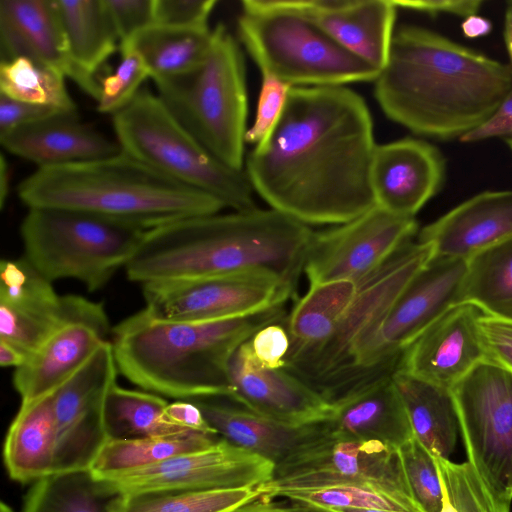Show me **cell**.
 I'll use <instances>...</instances> for the list:
<instances>
[{"label": "cell", "instance_id": "60", "mask_svg": "<svg viewBox=\"0 0 512 512\" xmlns=\"http://www.w3.org/2000/svg\"><path fill=\"white\" fill-rule=\"evenodd\" d=\"M506 496L508 499L512 500V478H511L509 487L507 489Z\"/></svg>", "mask_w": 512, "mask_h": 512}, {"label": "cell", "instance_id": "23", "mask_svg": "<svg viewBox=\"0 0 512 512\" xmlns=\"http://www.w3.org/2000/svg\"><path fill=\"white\" fill-rule=\"evenodd\" d=\"M1 61L26 57L72 79L96 101L100 85L70 57L56 0H0Z\"/></svg>", "mask_w": 512, "mask_h": 512}, {"label": "cell", "instance_id": "1", "mask_svg": "<svg viewBox=\"0 0 512 512\" xmlns=\"http://www.w3.org/2000/svg\"><path fill=\"white\" fill-rule=\"evenodd\" d=\"M363 98L346 86L292 87L269 134L244 170L271 209L306 225H340L374 206L376 147Z\"/></svg>", "mask_w": 512, "mask_h": 512}, {"label": "cell", "instance_id": "61", "mask_svg": "<svg viewBox=\"0 0 512 512\" xmlns=\"http://www.w3.org/2000/svg\"><path fill=\"white\" fill-rule=\"evenodd\" d=\"M505 144L508 146L510 151L512 152V138H507L504 140Z\"/></svg>", "mask_w": 512, "mask_h": 512}, {"label": "cell", "instance_id": "6", "mask_svg": "<svg viewBox=\"0 0 512 512\" xmlns=\"http://www.w3.org/2000/svg\"><path fill=\"white\" fill-rule=\"evenodd\" d=\"M434 256L428 243L410 240L358 287L328 336L316 346L288 355L284 369L330 403L375 379L400 370L384 360L379 335L392 305L414 275Z\"/></svg>", "mask_w": 512, "mask_h": 512}, {"label": "cell", "instance_id": "2", "mask_svg": "<svg viewBox=\"0 0 512 512\" xmlns=\"http://www.w3.org/2000/svg\"><path fill=\"white\" fill-rule=\"evenodd\" d=\"M373 82L387 118L447 141L488 120L512 90V68L433 30L402 25Z\"/></svg>", "mask_w": 512, "mask_h": 512}, {"label": "cell", "instance_id": "59", "mask_svg": "<svg viewBox=\"0 0 512 512\" xmlns=\"http://www.w3.org/2000/svg\"><path fill=\"white\" fill-rule=\"evenodd\" d=\"M0 512H14V510L5 502H1Z\"/></svg>", "mask_w": 512, "mask_h": 512}, {"label": "cell", "instance_id": "40", "mask_svg": "<svg viewBox=\"0 0 512 512\" xmlns=\"http://www.w3.org/2000/svg\"><path fill=\"white\" fill-rule=\"evenodd\" d=\"M277 497H283L289 501L325 511L341 508H370L412 512L392 496L362 486L342 485L319 489L292 490L282 492Z\"/></svg>", "mask_w": 512, "mask_h": 512}, {"label": "cell", "instance_id": "14", "mask_svg": "<svg viewBox=\"0 0 512 512\" xmlns=\"http://www.w3.org/2000/svg\"><path fill=\"white\" fill-rule=\"evenodd\" d=\"M417 232L415 218L398 216L374 206L349 222L314 232L303 272L310 286L361 280L412 240Z\"/></svg>", "mask_w": 512, "mask_h": 512}, {"label": "cell", "instance_id": "13", "mask_svg": "<svg viewBox=\"0 0 512 512\" xmlns=\"http://www.w3.org/2000/svg\"><path fill=\"white\" fill-rule=\"evenodd\" d=\"M144 310L155 320L210 322L285 305L297 289L263 274L180 279L142 284Z\"/></svg>", "mask_w": 512, "mask_h": 512}, {"label": "cell", "instance_id": "4", "mask_svg": "<svg viewBox=\"0 0 512 512\" xmlns=\"http://www.w3.org/2000/svg\"><path fill=\"white\" fill-rule=\"evenodd\" d=\"M285 305L210 322H170L144 309L112 328L118 372L145 391L192 400L230 399L229 364L244 342L266 325L282 322Z\"/></svg>", "mask_w": 512, "mask_h": 512}, {"label": "cell", "instance_id": "21", "mask_svg": "<svg viewBox=\"0 0 512 512\" xmlns=\"http://www.w3.org/2000/svg\"><path fill=\"white\" fill-rule=\"evenodd\" d=\"M481 313L469 303L449 308L403 351L399 371L451 390L487 360L478 329Z\"/></svg>", "mask_w": 512, "mask_h": 512}, {"label": "cell", "instance_id": "15", "mask_svg": "<svg viewBox=\"0 0 512 512\" xmlns=\"http://www.w3.org/2000/svg\"><path fill=\"white\" fill-rule=\"evenodd\" d=\"M118 368L110 340L52 393L56 430L55 473L90 470L108 442L104 410L117 384Z\"/></svg>", "mask_w": 512, "mask_h": 512}, {"label": "cell", "instance_id": "18", "mask_svg": "<svg viewBox=\"0 0 512 512\" xmlns=\"http://www.w3.org/2000/svg\"><path fill=\"white\" fill-rule=\"evenodd\" d=\"M229 400L263 417L289 425L327 420L332 404L286 369H269L256 359L250 340L229 364Z\"/></svg>", "mask_w": 512, "mask_h": 512}, {"label": "cell", "instance_id": "31", "mask_svg": "<svg viewBox=\"0 0 512 512\" xmlns=\"http://www.w3.org/2000/svg\"><path fill=\"white\" fill-rule=\"evenodd\" d=\"M393 380L414 436L433 455L449 459L459 430L451 391L403 371L394 373Z\"/></svg>", "mask_w": 512, "mask_h": 512}, {"label": "cell", "instance_id": "35", "mask_svg": "<svg viewBox=\"0 0 512 512\" xmlns=\"http://www.w3.org/2000/svg\"><path fill=\"white\" fill-rule=\"evenodd\" d=\"M222 438L217 434L183 432L178 434L108 441L91 466L98 477L137 470L172 457L207 449Z\"/></svg>", "mask_w": 512, "mask_h": 512}, {"label": "cell", "instance_id": "20", "mask_svg": "<svg viewBox=\"0 0 512 512\" xmlns=\"http://www.w3.org/2000/svg\"><path fill=\"white\" fill-rule=\"evenodd\" d=\"M445 177V157L423 139L403 138L374 149L370 184L375 204L392 214L415 218Z\"/></svg>", "mask_w": 512, "mask_h": 512}, {"label": "cell", "instance_id": "7", "mask_svg": "<svg viewBox=\"0 0 512 512\" xmlns=\"http://www.w3.org/2000/svg\"><path fill=\"white\" fill-rule=\"evenodd\" d=\"M239 42L262 75L291 87L374 81L379 70L354 56L286 0H244Z\"/></svg>", "mask_w": 512, "mask_h": 512}, {"label": "cell", "instance_id": "34", "mask_svg": "<svg viewBox=\"0 0 512 512\" xmlns=\"http://www.w3.org/2000/svg\"><path fill=\"white\" fill-rule=\"evenodd\" d=\"M458 303L473 304L483 313L512 320V237L467 259Z\"/></svg>", "mask_w": 512, "mask_h": 512}, {"label": "cell", "instance_id": "9", "mask_svg": "<svg viewBox=\"0 0 512 512\" xmlns=\"http://www.w3.org/2000/svg\"><path fill=\"white\" fill-rule=\"evenodd\" d=\"M112 117L122 151L185 186L219 200L226 208L256 207L245 170L229 167L210 153L148 89Z\"/></svg>", "mask_w": 512, "mask_h": 512}, {"label": "cell", "instance_id": "50", "mask_svg": "<svg viewBox=\"0 0 512 512\" xmlns=\"http://www.w3.org/2000/svg\"><path fill=\"white\" fill-rule=\"evenodd\" d=\"M393 2L398 9L412 10L429 15L450 14L464 19L478 14L484 4L482 0H393Z\"/></svg>", "mask_w": 512, "mask_h": 512}, {"label": "cell", "instance_id": "24", "mask_svg": "<svg viewBox=\"0 0 512 512\" xmlns=\"http://www.w3.org/2000/svg\"><path fill=\"white\" fill-rule=\"evenodd\" d=\"M225 441L255 453L278 467L330 435L326 420L289 425L258 415L223 397L189 400Z\"/></svg>", "mask_w": 512, "mask_h": 512}, {"label": "cell", "instance_id": "55", "mask_svg": "<svg viewBox=\"0 0 512 512\" xmlns=\"http://www.w3.org/2000/svg\"><path fill=\"white\" fill-rule=\"evenodd\" d=\"M504 41L510 59L509 65L512 68V1L508 2L505 13Z\"/></svg>", "mask_w": 512, "mask_h": 512}, {"label": "cell", "instance_id": "33", "mask_svg": "<svg viewBox=\"0 0 512 512\" xmlns=\"http://www.w3.org/2000/svg\"><path fill=\"white\" fill-rule=\"evenodd\" d=\"M123 496L91 470L54 473L33 483L23 512H115Z\"/></svg>", "mask_w": 512, "mask_h": 512}, {"label": "cell", "instance_id": "27", "mask_svg": "<svg viewBox=\"0 0 512 512\" xmlns=\"http://www.w3.org/2000/svg\"><path fill=\"white\" fill-rule=\"evenodd\" d=\"M10 154L38 168L96 160L121 151L119 144L83 123L77 112H61L0 136Z\"/></svg>", "mask_w": 512, "mask_h": 512}, {"label": "cell", "instance_id": "46", "mask_svg": "<svg viewBox=\"0 0 512 512\" xmlns=\"http://www.w3.org/2000/svg\"><path fill=\"white\" fill-rule=\"evenodd\" d=\"M120 44L155 24L154 0H105Z\"/></svg>", "mask_w": 512, "mask_h": 512}, {"label": "cell", "instance_id": "17", "mask_svg": "<svg viewBox=\"0 0 512 512\" xmlns=\"http://www.w3.org/2000/svg\"><path fill=\"white\" fill-rule=\"evenodd\" d=\"M274 464L224 439L207 449L155 465L101 477L123 494L155 490L257 488L271 480Z\"/></svg>", "mask_w": 512, "mask_h": 512}, {"label": "cell", "instance_id": "26", "mask_svg": "<svg viewBox=\"0 0 512 512\" xmlns=\"http://www.w3.org/2000/svg\"><path fill=\"white\" fill-rule=\"evenodd\" d=\"M512 237V190L484 191L460 203L418 232L434 256L468 259Z\"/></svg>", "mask_w": 512, "mask_h": 512}, {"label": "cell", "instance_id": "42", "mask_svg": "<svg viewBox=\"0 0 512 512\" xmlns=\"http://www.w3.org/2000/svg\"><path fill=\"white\" fill-rule=\"evenodd\" d=\"M399 452L417 502L424 512H439L442 487L433 454L415 436L402 444Z\"/></svg>", "mask_w": 512, "mask_h": 512}, {"label": "cell", "instance_id": "48", "mask_svg": "<svg viewBox=\"0 0 512 512\" xmlns=\"http://www.w3.org/2000/svg\"><path fill=\"white\" fill-rule=\"evenodd\" d=\"M61 112L65 111L15 100L0 94V136Z\"/></svg>", "mask_w": 512, "mask_h": 512}, {"label": "cell", "instance_id": "41", "mask_svg": "<svg viewBox=\"0 0 512 512\" xmlns=\"http://www.w3.org/2000/svg\"><path fill=\"white\" fill-rule=\"evenodd\" d=\"M121 62L116 70L100 83L97 109L111 116L125 108L140 92L142 84L151 78L142 57L130 48H119Z\"/></svg>", "mask_w": 512, "mask_h": 512}, {"label": "cell", "instance_id": "28", "mask_svg": "<svg viewBox=\"0 0 512 512\" xmlns=\"http://www.w3.org/2000/svg\"><path fill=\"white\" fill-rule=\"evenodd\" d=\"M393 375L368 382L331 403L326 420L331 436L397 448L414 437Z\"/></svg>", "mask_w": 512, "mask_h": 512}, {"label": "cell", "instance_id": "56", "mask_svg": "<svg viewBox=\"0 0 512 512\" xmlns=\"http://www.w3.org/2000/svg\"><path fill=\"white\" fill-rule=\"evenodd\" d=\"M9 190V173L4 156H1L0 163V206L3 208Z\"/></svg>", "mask_w": 512, "mask_h": 512}, {"label": "cell", "instance_id": "38", "mask_svg": "<svg viewBox=\"0 0 512 512\" xmlns=\"http://www.w3.org/2000/svg\"><path fill=\"white\" fill-rule=\"evenodd\" d=\"M65 76L26 57L0 62V94L23 102L77 112Z\"/></svg>", "mask_w": 512, "mask_h": 512}, {"label": "cell", "instance_id": "44", "mask_svg": "<svg viewBox=\"0 0 512 512\" xmlns=\"http://www.w3.org/2000/svg\"><path fill=\"white\" fill-rule=\"evenodd\" d=\"M216 0H154L155 24L208 29Z\"/></svg>", "mask_w": 512, "mask_h": 512}, {"label": "cell", "instance_id": "36", "mask_svg": "<svg viewBox=\"0 0 512 512\" xmlns=\"http://www.w3.org/2000/svg\"><path fill=\"white\" fill-rule=\"evenodd\" d=\"M167 404L157 394L126 389L115 384L107 396L104 410L108 441L189 432L166 421L164 411Z\"/></svg>", "mask_w": 512, "mask_h": 512}, {"label": "cell", "instance_id": "51", "mask_svg": "<svg viewBox=\"0 0 512 512\" xmlns=\"http://www.w3.org/2000/svg\"><path fill=\"white\" fill-rule=\"evenodd\" d=\"M164 417L170 424L187 431L217 434L208 424L200 408L189 400L168 403Z\"/></svg>", "mask_w": 512, "mask_h": 512}, {"label": "cell", "instance_id": "5", "mask_svg": "<svg viewBox=\"0 0 512 512\" xmlns=\"http://www.w3.org/2000/svg\"><path fill=\"white\" fill-rule=\"evenodd\" d=\"M17 194L28 209L80 211L144 230L226 208L122 150L96 160L37 168L19 183Z\"/></svg>", "mask_w": 512, "mask_h": 512}, {"label": "cell", "instance_id": "49", "mask_svg": "<svg viewBox=\"0 0 512 512\" xmlns=\"http://www.w3.org/2000/svg\"><path fill=\"white\" fill-rule=\"evenodd\" d=\"M492 138H512V90L488 120L459 140L463 143H476Z\"/></svg>", "mask_w": 512, "mask_h": 512}, {"label": "cell", "instance_id": "58", "mask_svg": "<svg viewBox=\"0 0 512 512\" xmlns=\"http://www.w3.org/2000/svg\"><path fill=\"white\" fill-rule=\"evenodd\" d=\"M325 511V510H323ZM327 512H403L395 510H384V509H370V508H341L326 510Z\"/></svg>", "mask_w": 512, "mask_h": 512}, {"label": "cell", "instance_id": "29", "mask_svg": "<svg viewBox=\"0 0 512 512\" xmlns=\"http://www.w3.org/2000/svg\"><path fill=\"white\" fill-rule=\"evenodd\" d=\"M3 459L10 478L22 484L55 473L52 394L20 405L5 438Z\"/></svg>", "mask_w": 512, "mask_h": 512}, {"label": "cell", "instance_id": "57", "mask_svg": "<svg viewBox=\"0 0 512 512\" xmlns=\"http://www.w3.org/2000/svg\"><path fill=\"white\" fill-rule=\"evenodd\" d=\"M441 481V479H440ZM441 487H442V506L439 512H457L456 508L454 507L453 503L451 502L447 490L444 486V484L441 481Z\"/></svg>", "mask_w": 512, "mask_h": 512}, {"label": "cell", "instance_id": "22", "mask_svg": "<svg viewBox=\"0 0 512 512\" xmlns=\"http://www.w3.org/2000/svg\"><path fill=\"white\" fill-rule=\"evenodd\" d=\"M63 296L25 257L0 264V340L28 358L59 323Z\"/></svg>", "mask_w": 512, "mask_h": 512}, {"label": "cell", "instance_id": "25", "mask_svg": "<svg viewBox=\"0 0 512 512\" xmlns=\"http://www.w3.org/2000/svg\"><path fill=\"white\" fill-rule=\"evenodd\" d=\"M291 6L345 50L381 70L395 32L398 8L389 0H298Z\"/></svg>", "mask_w": 512, "mask_h": 512}, {"label": "cell", "instance_id": "39", "mask_svg": "<svg viewBox=\"0 0 512 512\" xmlns=\"http://www.w3.org/2000/svg\"><path fill=\"white\" fill-rule=\"evenodd\" d=\"M448 496L457 512H510V502L467 461L455 463L433 455Z\"/></svg>", "mask_w": 512, "mask_h": 512}, {"label": "cell", "instance_id": "52", "mask_svg": "<svg viewBox=\"0 0 512 512\" xmlns=\"http://www.w3.org/2000/svg\"><path fill=\"white\" fill-rule=\"evenodd\" d=\"M291 504L256 499L232 512H327L290 501Z\"/></svg>", "mask_w": 512, "mask_h": 512}, {"label": "cell", "instance_id": "37", "mask_svg": "<svg viewBox=\"0 0 512 512\" xmlns=\"http://www.w3.org/2000/svg\"><path fill=\"white\" fill-rule=\"evenodd\" d=\"M259 497L257 488L143 491L124 494L115 512H232Z\"/></svg>", "mask_w": 512, "mask_h": 512}, {"label": "cell", "instance_id": "53", "mask_svg": "<svg viewBox=\"0 0 512 512\" xmlns=\"http://www.w3.org/2000/svg\"><path fill=\"white\" fill-rule=\"evenodd\" d=\"M461 30L466 38L476 39L492 31V22L481 15H471L463 20Z\"/></svg>", "mask_w": 512, "mask_h": 512}, {"label": "cell", "instance_id": "19", "mask_svg": "<svg viewBox=\"0 0 512 512\" xmlns=\"http://www.w3.org/2000/svg\"><path fill=\"white\" fill-rule=\"evenodd\" d=\"M467 259L433 256L409 281L388 312L379 352L401 363L403 351L449 308L458 304Z\"/></svg>", "mask_w": 512, "mask_h": 512}, {"label": "cell", "instance_id": "10", "mask_svg": "<svg viewBox=\"0 0 512 512\" xmlns=\"http://www.w3.org/2000/svg\"><path fill=\"white\" fill-rule=\"evenodd\" d=\"M147 230L80 211L29 208L20 226L25 258L51 282L103 288L126 267Z\"/></svg>", "mask_w": 512, "mask_h": 512}, {"label": "cell", "instance_id": "16", "mask_svg": "<svg viewBox=\"0 0 512 512\" xmlns=\"http://www.w3.org/2000/svg\"><path fill=\"white\" fill-rule=\"evenodd\" d=\"M112 332L102 303L79 295L63 296V312L54 330L20 367L13 386L21 404L54 393L109 341Z\"/></svg>", "mask_w": 512, "mask_h": 512}, {"label": "cell", "instance_id": "45", "mask_svg": "<svg viewBox=\"0 0 512 512\" xmlns=\"http://www.w3.org/2000/svg\"><path fill=\"white\" fill-rule=\"evenodd\" d=\"M478 329L487 360L512 374V320L482 312Z\"/></svg>", "mask_w": 512, "mask_h": 512}, {"label": "cell", "instance_id": "11", "mask_svg": "<svg viewBox=\"0 0 512 512\" xmlns=\"http://www.w3.org/2000/svg\"><path fill=\"white\" fill-rule=\"evenodd\" d=\"M353 485L371 488L424 512L409 485L399 448L380 441L327 436L288 462L275 467L270 481L257 487L271 500L292 490Z\"/></svg>", "mask_w": 512, "mask_h": 512}, {"label": "cell", "instance_id": "8", "mask_svg": "<svg viewBox=\"0 0 512 512\" xmlns=\"http://www.w3.org/2000/svg\"><path fill=\"white\" fill-rule=\"evenodd\" d=\"M176 120L216 158L244 170L248 95L242 45L223 24L213 29L204 61L185 74L155 81Z\"/></svg>", "mask_w": 512, "mask_h": 512}, {"label": "cell", "instance_id": "43", "mask_svg": "<svg viewBox=\"0 0 512 512\" xmlns=\"http://www.w3.org/2000/svg\"><path fill=\"white\" fill-rule=\"evenodd\" d=\"M291 88L271 76L262 75L255 118L246 132V144L256 146L269 136L283 113Z\"/></svg>", "mask_w": 512, "mask_h": 512}, {"label": "cell", "instance_id": "32", "mask_svg": "<svg viewBox=\"0 0 512 512\" xmlns=\"http://www.w3.org/2000/svg\"><path fill=\"white\" fill-rule=\"evenodd\" d=\"M213 41V29H188L153 24L119 48L135 50L144 60L153 81L176 77L199 66Z\"/></svg>", "mask_w": 512, "mask_h": 512}, {"label": "cell", "instance_id": "12", "mask_svg": "<svg viewBox=\"0 0 512 512\" xmlns=\"http://www.w3.org/2000/svg\"><path fill=\"white\" fill-rule=\"evenodd\" d=\"M450 391L467 461L506 496L512 478V374L485 360Z\"/></svg>", "mask_w": 512, "mask_h": 512}, {"label": "cell", "instance_id": "3", "mask_svg": "<svg viewBox=\"0 0 512 512\" xmlns=\"http://www.w3.org/2000/svg\"><path fill=\"white\" fill-rule=\"evenodd\" d=\"M313 233L271 208L190 217L147 230L126 274L141 284L263 274L297 289Z\"/></svg>", "mask_w": 512, "mask_h": 512}, {"label": "cell", "instance_id": "30", "mask_svg": "<svg viewBox=\"0 0 512 512\" xmlns=\"http://www.w3.org/2000/svg\"><path fill=\"white\" fill-rule=\"evenodd\" d=\"M68 51L78 71L100 84L96 71L120 46L105 0H56Z\"/></svg>", "mask_w": 512, "mask_h": 512}, {"label": "cell", "instance_id": "47", "mask_svg": "<svg viewBox=\"0 0 512 512\" xmlns=\"http://www.w3.org/2000/svg\"><path fill=\"white\" fill-rule=\"evenodd\" d=\"M283 321L264 326L250 339L256 359L269 369H282L285 366L290 339Z\"/></svg>", "mask_w": 512, "mask_h": 512}, {"label": "cell", "instance_id": "54", "mask_svg": "<svg viewBox=\"0 0 512 512\" xmlns=\"http://www.w3.org/2000/svg\"><path fill=\"white\" fill-rule=\"evenodd\" d=\"M28 357L16 347L0 340V365L2 367H14V369L22 366Z\"/></svg>", "mask_w": 512, "mask_h": 512}]
</instances>
